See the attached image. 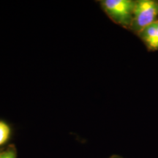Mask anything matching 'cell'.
Masks as SVG:
<instances>
[{
    "mask_svg": "<svg viewBox=\"0 0 158 158\" xmlns=\"http://www.w3.org/2000/svg\"><path fill=\"white\" fill-rule=\"evenodd\" d=\"M112 158H118V157H112Z\"/></svg>",
    "mask_w": 158,
    "mask_h": 158,
    "instance_id": "obj_7",
    "label": "cell"
},
{
    "mask_svg": "<svg viewBox=\"0 0 158 158\" xmlns=\"http://www.w3.org/2000/svg\"><path fill=\"white\" fill-rule=\"evenodd\" d=\"M157 51H158V21L157 22Z\"/></svg>",
    "mask_w": 158,
    "mask_h": 158,
    "instance_id": "obj_6",
    "label": "cell"
},
{
    "mask_svg": "<svg viewBox=\"0 0 158 158\" xmlns=\"http://www.w3.org/2000/svg\"><path fill=\"white\" fill-rule=\"evenodd\" d=\"M102 8L112 21L117 24L130 29L133 19L135 1L133 0H103Z\"/></svg>",
    "mask_w": 158,
    "mask_h": 158,
    "instance_id": "obj_1",
    "label": "cell"
},
{
    "mask_svg": "<svg viewBox=\"0 0 158 158\" xmlns=\"http://www.w3.org/2000/svg\"><path fill=\"white\" fill-rule=\"evenodd\" d=\"M157 21H158V1H135L133 19L130 30L138 35L144 28Z\"/></svg>",
    "mask_w": 158,
    "mask_h": 158,
    "instance_id": "obj_2",
    "label": "cell"
},
{
    "mask_svg": "<svg viewBox=\"0 0 158 158\" xmlns=\"http://www.w3.org/2000/svg\"><path fill=\"white\" fill-rule=\"evenodd\" d=\"M10 129L7 124L3 122H0V146L2 145L8 140Z\"/></svg>",
    "mask_w": 158,
    "mask_h": 158,
    "instance_id": "obj_4",
    "label": "cell"
},
{
    "mask_svg": "<svg viewBox=\"0 0 158 158\" xmlns=\"http://www.w3.org/2000/svg\"><path fill=\"white\" fill-rule=\"evenodd\" d=\"M0 158H17L16 151L14 148H8L0 152Z\"/></svg>",
    "mask_w": 158,
    "mask_h": 158,
    "instance_id": "obj_5",
    "label": "cell"
},
{
    "mask_svg": "<svg viewBox=\"0 0 158 158\" xmlns=\"http://www.w3.org/2000/svg\"><path fill=\"white\" fill-rule=\"evenodd\" d=\"M157 21L149 25L138 35L149 51H157Z\"/></svg>",
    "mask_w": 158,
    "mask_h": 158,
    "instance_id": "obj_3",
    "label": "cell"
}]
</instances>
